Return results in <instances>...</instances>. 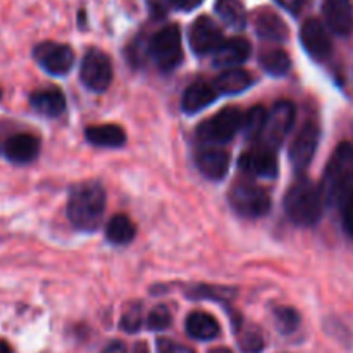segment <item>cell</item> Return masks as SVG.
<instances>
[{
    "mask_svg": "<svg viewBox=\"0 0 353 353\" xmlns=\"http://www.w3.org/2000/svg\"><path fill=\"white\" fill-rule=\"evenodd\" d=\"M105 190L100 183L88 181L74 186L68 200V217L79 231H95L105 214Z\"/></svg>",
    "mask_w": 353,
    "mask_h": 353,
    "instance_id": "1",
    "label": "cell"
},
{
    "mask_svg": "<svg viewBox=\"0 0 353 353\" xmlns=\"http://www.w3.org/2000/svg\"><path fill=\"white\" fill-rule=\"evenodd\" d=\"M324 199L321 188L307 178L293 183L285 196V210L290 221L299 226H314L319 223L324 210Z\"/></svg>",
    "mask_w": 353,
    "mask_h": 353,
    "instance_id": "2",
    "label": "cell"
},
{
    "mask_svg": "<svg viewBox=\"0 0 353 353\" xmlns=\"http://www.w3.org/2000/svg\"><path fill=\"white\" fill-rule=\"evenodd\" d=\"M353 185V147L348 141L338 145L324 169L319 188L326 205H336L345 190Z\"/></svg>",
    "mask_w": 353,
    "mask_h": 353,
    "instance_id": "3",
    "label": "cell"
},
{
    "mask_svg": "<svg viewBox=\"0 0 353 353\" xmlns=\"http://www.w3.org/2000/svg\"><path fill=\"white\" fill-rule=\"evenodd\" d=\"M148 54L159 69L164 72L174 71L183 61L181 30L176 24L159 30L148 43Z\"/></svg>",
    "mask_w": 353,
    "mask_h": 353,
    "instance_id": "4",
    "label": "cell"
},
{
    "mask_svg": "<svg viewBox=\"0 0 353 353\" xmlns=\"http://www.w3.org/2000/svg\"><path fill=\"white\" fill-rule=\"evenodd\" d=\"M230 203L240 216L259 219L268 216L271 210V196L264 188L252 183H238L230 193Z\"/></svg>",
    "mask_w": 353,
    "mask_h": 353,
    "instance_id": "5",
    "label": "cell"
},
{
    "mask_svg": "<svg viewBox=\"0 0 353 353\" xmlns=\"http://www.w3.org/2000/svg\"><path fill=\"white\" fill-rule=\"evenodd\" d=\"M296 110L290 100H279L272 105L271 112H268V119H265L264 131H262L261 138L262 143L269 150H276L281 147L285 141L286 134L292 130L293 123H295Z\"/></svg>",
    "mask_w": 353,
    "mask_h": 353,
    "instance_id": "6",
    "label": "cell"
},
{
    "mask_svg": "<svg viewBox=\"0 0 353 353\" xmlns=\"http://www.w3.org/2000/svg\"><path fill=\"white\" fill-rule=\"evenodd\" d=\"M241 119H243L241 110H238L236 107H226L209 121L200 124L196 137L210 143H228L241 130Z\"/></svg>",
    "mask_w": 353,
    "mask_h": 353,
    "instance_id": "7",
    "label": "cell"
},
{
    "mask_svg": "<svg viewBox=\"0 0 353 353\" xmlns=\"http://www.w3.org/2000/svg\"><path fill=\"white\" fill-rule=\"evenodd\" d=\"M112 62L103 52L90 50L83 57L79 78H81V83L88 90L97 93L105 92L110 83H112Z\"/></svg>",
    "mask_w": 353,
    "mask_h": 353,
    "instance_id": "8",
    "label": "cell"
},
{
    "mask_svg": "<svg viewBox=\"0 0 353 353\" xmlns=\"http://www.w3.org/2000/svg\"><path fill=\"white\" fill-rule=\"evenodd\" d=\"M34 59L38 64L47 72L55 76L68 74L74 65V52L71 47L55 41H43L37 45L33 50Z\"/></svg>",
    "mask_w": 353,
    "mask_h": 353,
    "instance_id": "9",
    "label": "cell"
},
{
    "mask_svg": "<svg viewBox=\"0 0 353 353\" xmlns=\"http://www.w3.org/2000/svg\"><path fill=\"white\" fill-rule=\"evenodd\" d=\"M321 130L316 123L309 121L302 126L300 133L296 134L295 140L290 147V162L296 172H303L312 162L316 155L317 147H319Z\"/></svg>",
    "mask_w": 353,
    "mask_h": 353,
    "instance_id": "10",
    "label": "cell"
},
{
    "mask_svg": "<svg viewBox=\"0 0 353 353\" xmlns=\"http://www.w3.org/2000/svg\"><path fill=\"white\" fill-rule=\"evenodd\" d=\"M300 40L307 54L316 61H326L333 54V40L330 37V31L316 17H310L302 24Z\"/></svg>",
    "mask_w": 353,
    "mask_h": 353,
    "instance_id": "11",
    "label": "cell"
},
{
    "mask_svg": "<svg viewBox=\"0 0 353 353\" xmlns=\"http://www.w3.org/2000/svg\"><path fill=\"white\" fill-rule=\"evenodd\" d=\"M224 41L223 30L209 16H200L195 19L190 30V45L196 55L212 54Z\"/></svg>",
    "mask_w": 353,
    "mask_h": 353,
    "instance_id": "12",
    "label": "cell"
},
{
    "mask_svg": "<svg viewBox=\"0 0 353 353\" xmlns=\"http://www.w3.org/2000/svg\"><path fill=\"white\" fill-rule=\"evenodd\" d=\"M323 14L327 28L338 37H350L353 33L352 0H324Z\"/></svg>",
    "mask_w": 353,
    "mask_h": 353,
    "instance_id": "13",
    "label": "cell"
},
{
    "mask_svg": "<svg viewBox=\"0 0 353 353\" xmlns=\"http://www.w3.org/2000/svg\"><path fill=\"white\" fill-rule=\"evenodd\" d=\"M252 52V43L245 38H231L224 40L212 52V62L216 68L233 69L248 61Z\"/></svg>",
    "mask_w": 353,
    "mask_h": 353,
    "instance_id": "14",
    "label": "cell"
},
{
    "mask_svg": "<svg viewBox=\"0 0 353 353\" xmlns=\"http://www.w3.org/2000/svg\"><path fill=\"white\" fill-rule=\"evenodd\" d=\"M196 168L202 172L205 178L212 179V181H221L226 178L228 171H230V154L223 148L216 147H205L200 148L196 152Z\"/></svg>",
    "mask_w": 353,
    "mask_h": 353,
    "instance_id": "15",
    "label": "cell"
},
{
    "mask_svg": "<svg viewBox=\"0 0 353 353\" xmlns=\"http://www.w3.org/2000/svg\"><path fill=\"white\" fill-rule=\"evenodd\" d=\"M238 164L245 172L259 176V178H276L278 174V159H276L274 150H269L265 147L243 154Z\"/></svg>",
    "mask_w": 353,
    "mask_h": 353,
    "instance_id": "16",
    "label": "cell"
},
{
    "mask_svg": "<svg viewBox=\"0 0 353 353\" xmlns=\"http://www.w3.org/2000/svg\"><path fill=\"white\" fill-rule=\"evenodd\" d=\"M3 152H6V157L14 164H28L37 159L40 152V141L33 134H14L6 141Z\"/></svg>",
    "mask_w": 353,
    "mask_h": 353,
    "instance_id": "17",
    "label": "cell"
},
{
    "mask_svg": "<svg viewBox=\"0 0 353 353\" xmlns=\"http://www.w3.org/2000/svg\"><path fill=\"white\" fill-rule=\"evenodd\" d=\"M217 97H219V93L214 88V85L196 81L190 85L183 93L181 109L186 114H196L205 109V107H209L210 103L216 102Z\"/></svg>",
    "mask_w": 353,
    "mask_h": 353,
    "instance_id": "18",
    "label": "cell"
},
{
    "mask_svg": "<svg viewBox=\"0 0 353 353\" xmlns=\"http://www.w3.org/2000/svg\"><path fill=\"white\" fill-rule=\"evenodd\" d=\"M255 31L261 38L268 41H286L288 38V26L285 24V21L278 16L272 10H261V12L255 16Z\"/></svg>",
    "mask_w": 353,
    "mask_h": 353,
    "instance_id": "19",
    "label": "cell"
},
{
    "mask_svg": "<svg viewBox=\"0 0 353 353\" xmlns=\"http://www.w3.org/2000/svg\"><path fill=\"white\" fill-rule=\"evenodd\" d=\"M252 85H254V76L240 68L226 69L214 81V88L217 90V93H224V95H238L250 88Z\"/></svg>",
    "mask_w": 353,
    "mask_h": 353,
    "instance_id": "20",
    "label": "cell"
},
{
    "mask_svg": "<svg viewBox=\"0 0 353 353\" xmlns=\"http://www.w3.org/2000/svg\"><path fill=\"white\" fill-rule=\"evenodd\" d=\"M86 140L97 147L117 148L123 147L126 141V133L121 126L116 124H100V126H90L85 131Z\"/></svg>",
    "mask_w": 353,
    "mask_h": 353,
    "instance_id": "21",
    "label": "cell"
},
{
    "mask_svg": "<svg viewBox=\"0 0 353 353\" xmlns=\"http://www.w3.org/2000/svg\"><path fill=\"white\" fill-rule=\"evenodd\" d=\"M186 333L200 341H210L219 334V324L210 314L192 312L186 317Z\"/></svg>",
    "mask_w": 353,
    "mask_h": 353,
    "instance_id": "22",
    "label": "cell"
},
{
    "mask_svg": "<svg viewBox=\"0 0 353 353\" xmlns=\"http://www.w3.org/2000/svg\"><path fill=\"white\" fill-rule=\"evenodd\" d=\"M31 105L37 112L47 117H57L65 110V99L59 90H40L34 92L30 99Z\"/></svg>",
    "mask_w": 353,
    "mask_h": 353,
    "instance_id": "23",
    "label": "cell"
},
{
    "mask_svg": "<svg viewBox=\"0 0 353 353\" xmlns=\"http://www.w3.org/2000/svg\"><path fill=\"white\" fill-rule=\"evenodd\" d=\"M214 9L226 26L238 31L247 26V10L241 0H216Z\"/></svg>",
    "mask_w": 353,
    "mask_h": 353,
    "instance_id": "24",
    "label": "cell"
},
{
    "mask_svg": "<svg viewBox=\"0 0 353 353\" xmlns=\"http://www.w3.org/2000/svg\"><path fill=\"white\" fill-rule=\"evenodd\" d=\"M134 234V224L131 223L130 217L126 214H117L114 216L112 219L109 221L107 224V231H105V236L110 243L114 245H128L133 241Z\"/></svg>",
    "mask_w": 353,
    "mask_h": 353,
    "instance_id": "25",
    "label": "cell"
},
{
    "mask_svg": "<svg viewBox=\"0 0 353 353\" xmlns=\"http://www.w3.org/2000/svg\"><path fill=\"white\" fill-rule=\"evenodd\" d=\"M265 119H268V110L262 105H254L250 110L243 114L241 119V130L247 140H259L264 131Z\"/></svg>",
    "mask_w": 353,
    "mask_h": 353,
    "instance_id": "26",
    "label": "cell"
},
{
    "mask_svg": "<svg viewBox=\"0 0 353 353\" xmlns=\"http://www.w3.org/2000/svg\"><path fill=\"white\" fill-rule=\"evenodd\" d=\"M261 64L264 71L269 72V74L285 76L292 69V59H290V55L285 50L276 48V50H268L262 54Z\"/></svg>",
    "mask_w": 353,
    "mask_h": 353,
    "instance_id": "27",
    "label": "cell"
},
{
    "mask_svg": "<svg viewBox=\"0 0 353 353\" xmlns=\"http://www.w3.org/2000/svg\"><path fill=\"white\" fill-rule=\"evenodd\" d=\"M274 321L276 326H278V330L283 334H292L300 326L299 312L295 309H292V307H276Z\"/></svg>",
    "mask_w": 353,
    "mask_h": 353,
    "instance_id": "28",
    "label": "cell"
},
{
    "mask_svg": "<svg viewBox=\"0 0 353 353\" xmlns=\"http://www.w3.org/2000/svg\"><path fill=\"white\" fill-rule=\"evenodd\" d=\"M338 209L341 214V224L343 231L353 240V185L345 190L343 195L338 200Z\"/></svg>",
    "mask_w": 353,
    "mask_h": 353,
    "instance_id": "29",
    "label": "cell"
},
{
    "mask_svg": "<svg viewBox=\"0 0 353 353\" xmlns=\"http://www.w3.org/2000/svg\"><path fill=\"white\" fill-rule=\"evenodd\" d=\"M238 343L245 353H261L264 348V336L257 327H245L238 334Z\"/></svg>",
    "mask_w": 353,
    "mask_h": 353,
    "instance_id": "30",
    "label": "cell"
},
{
    "mask_svg": "<svg viewBox=\"0 0 353 353\" xmlns=\"http://www.w3.org/2000/svg\"><path fill=\"white\" fill-rule=\"evenodd\" d=\"M172 316L171 310L165 305H157L150 310L147 317V326L152 331H164L171 326Z\"/></svg>",
    "mask_w": 353,
    "mask_h": 353,
    "instance_id": "31",
    "label": "cell"
},
{
    "mask_svg": "<svg viewBox=\"0 0 353 353\" xmlns=\"http://www.w3.org/2000/svg\"><path fill=\"white\" fill-rule=\"evenodd\" d=\"M141 324H143V316H141V307L138 303L131 305L121 317V330L126 333H137L140 331Z\"/></svg>",
    "mask_w": 353,
    "mask_h": 353,
    "instance_id": "32",
    "label": "cell"
},
{
    "mask_svg": "<svg viewBox=\"0 0 353 353\" xmlns=\"http://www.w3.org/2000/svg\"><path fill=\"white\" fill-rule=\"evenodd\" d=\"M148 9L155 17H162L174 7V0H147Z\"/></svg>",
    "mask_w": 353,
    "mask_h": 353,
    "instance_id": "33",
    "label": "cell"
},
{
    "mask_svg": "<svg viewBox=\"0 0 353 353\" xmlns=\"http://www.w3.org/2000/svg\"><path fill=\"white\" fill-rule=\"evenodd\" d=\"M159 353H195L192 348L185 347V345L172 343L169 340L159 341Z\"/></svg>",
    "mask_w": 353,
    "mask_h": 353,
    "instance_id": "34",
    "label": "cell"
},
{
    "mask_svg": "<svg viewBox=\"0 0 353 353\" xmlns=\"http://www.w3.org/2000/svg\"><path fill=\"white\" fill-rule=\"evenodd\" d=\"M279 7H283L285 10H288L290 14L296 16V14L302 12V9L305 7L307 0H274Z\"/></svg>",
    "mask_w": 353,
    "mask_h": 353,
    "instance_id": "35",
    "label": "cell"
},
{
    "mask_svg": "<svg viewBox=\"0 0 353 353\" xmlns=\"http://www.w3.org/2000/svg\"><path fill=\"white\" fill-rule=\"evenodd\" d=\"M102 353H128V348L123 341L114 340V341H110L109 345H105V347H103Z\"/></svg>",
    "mask_w": 353,
    "mask_h": 353,
    "instance_id": "36",
    "label": "cell"
},
{
    "mask_svg": "<svg viewBox=\"0 0 353 353\" xmlns=\"http://www.w3.org/2000/svg\"><path fill=\"white\" fill-rule=\"evenodd\" d=\"M202 2L203 0H174V7L179 10H193Z\"/></svg>",
    "mask_w": 353,
    "mask_h": 353,
    "instance_id": "37",
    "label": "cell"
},
{
    "mask_svg": "<svg viewBox=\"0 0 353 353\" xmlns=\"http://www.w3.org/2000/svg\"><path fill=\"white\" fill-rule=\"evenodd\" d=\"M133 353H148L147 345H145L143 341H140V343L134 345V352H133Z\"/></svg>",
    "mask_w": 353,
    "mask_h": 353,
    "instance_id": "38",
    "label": "cell"
},
{
    "mask_svg": "<svg viewBox=\"0 0 353 353\" xmlns=\"http://www.w3.org/2000/svg\"><path fill=\"white\" fill-rule=\"evenodd\" d=\"M0 353H12V348L7 341H0Z\"/></svg>",
    "mask_w": 353,
    "mask_h": 353,
    "instance_id": "39",
    "label": "cell"
},
{
    "mask_svg": "<svg viewBox=\"0 0 353 353\" xmlns=\"http://www.w3.org/2000/svg\"><path fill=\"white\" fill-rule=\"evenodd\" d=\"M209 353H233L231 350H228V348L221 347V348H214V350H210Z\"/></svg>",
    "mask_w": 353,
    "mask_h": 353,
    "instance_id": "40",
    "label": "cell"
},
{
    "mask_svg": "<svg viewBox=\"0 0 353 353\" xmlns=\"http://www.w3.org/2000/svg\"><path fill=\"white\" fill-rule=\"evenodd\" d=\"M0 99H2V90H0Z\"/></svg>",
    "mask_w": 353,
    "mask_h": 353,
    "instance_id": "41",
    "label": "cell"
}]
</instances>
